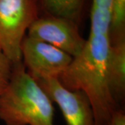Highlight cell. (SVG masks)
Masks as SVG:
<instances>
[{"label":"cell","instance_id":"2","mask_svg":"<svg viewBox=\"0 0 125 125\" xmlns=\"http://www.w3.org/2000/svg\"><path fill=\"white\" fill-rule=\"evenodd\" d=\"M54 111L53 102L22 62L15 65L0 95V120L6 125H54Z\"/></svg>","mask_w":125,"mask_h":125},{"label":"cell","instance_id":"7","mask_svg":"<svg viewBox=\"0 0 125 125\" xmlns=\"http://www.w3.org/2000/svg\"><path fill=\"white\" fill-rule=\"evenodd\" d=\"M106 69L108 85L117 102L125 92V36L111 41Z\"/></svg>","mask_w":125,"mask_h":125},{"label":"cell","instance_id":"1","mask_svg":"<svg viewBox=\"0 0 125 125\" xmlns=\"http://www.w3.org/2000/svg\"><path fill=\"white\" fill-rule=\"evenodd\" d=\"M110 37L89 34L80 54L73 58L58 80L71 90L87 96L93 111L95 125H104L118 109L107 78Z\"/></svg>","mask_w":125,"mask_h":125},{"label":"cell","instance_id":"4","mask_svg":"<svg viewBox=\"0 0 125 125\" xmlns=\"http://www.w3.org/2000/svg\"><path fill=\"white\" fill-rule=\"evenodd\" d=\"M20 51L24 66L36 81L59 79L73 59L62 50L27 35Z\"/></svg>","mask_w":125,"mask_h":125},{"label":"cell","instance_id":"11","mask_svg":"<svg viewBox=\"0 0 125 125\" xmlns=\"http://www.w3.org/2000/svg\"><path fill=\"white\" fill-rule=\"evenodd\" d=\"M14 65L0 48V95L11 80Z\"/></svg>","mask_w":125,"mask_h":125},{"label":"cell","instance_id":"9","mask_svg":"<svg viewBox=\"0 0 125 125\" xmlns=\"http://www.w3.org/2000/svg\"><path fill=\"white\" fill-rule=\"evenodd\" d=\"M113 0H92L89 34L110 36Z\"/></svg>","mask_w":125,"mask_h":125},{"label":"cell","instance_id":"10","mask_svg":"<svg viewBox=\"0 0 125 125\" xmlns=\"http://www.w3.org/2000/svg\"><path fill=\"white\" fill-rule=\"evenodd\" d=\"M125 36V0H113L111 10L110 40Z\"/></svg>","mask_w":125,"mask_h":125},{"label":"cell","instance_id":"12","mask_svg":"<svg viewBox=\"0 0 125 125\" xmlns=\"http://www.w3.org/2000/svg\"><path fill=\"white\" fill-rule=\"evenodd\" d=\"M104 125H125V114L124 111L117 109Z\"/></svg>","mask_w":125,"mask_h":125},{"label":"cell","instance_id":"5","mask_svg":"<svg viewBox=\"0 0 125 125\" xmlns=\"http://www.w3.org/2000/svg\"><path fill=\"white\" fill-rule=\"evenodd\" d=\"M27 36L52 45L72 58L80 54L86 42L80 34L78 24L49 15L37 18L29 28Z\"/></svg>","mask_w":125,"mask_h":125},{"label":"cell","instance_id":"6","mask_svg":"<svg viewBox=\"0 0 125 125\" xmlns=\"http://www.w3.org/2000/svg\"><path fill=\"white\" fill-rule=\"evenodd\" d=\"M36 81L58 105L67 125H95L92 106L83 92L67 89L58 79Z\"/></svg>","mask_w":125,"mask_h":125},{"label":"cell","instance_id":"3","mask_svg":"<svg viewBox=\"0 0 125 125\" xmlns=\"http://www.w3.org/2000/svg\"><path fill=\"white\" fill-rule=\"evenodd\" d=\"M39 11L38 0H0V48L14 65L22 62V42Z\"/></svg>","mask_w":125,"mask_h":125},{"label":"cell","instance_id":"8","mask_svg":"<svg viewBox=\"0 0 125 125\" xmlns=\"http://www.w3.org/2000/svg\"><path fill=\"white\" fill-rule=\"evenodd\" d=\"M85 0H38L39 10L49 15L79 22Z\"/></svg>","mask_w":125,"mask_h":125}]
</instances>
